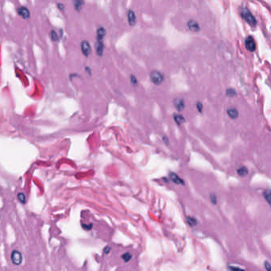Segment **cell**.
Here are the masks:
<instances>
[{
    "label": "cell",
    "mask_w": 271,
    "mask_h": 271,
    "mask_svg": "<svg viewBox=\"0 0 271 271\" xmlns=\"http://www.w3.org/2000/svg\"><path fill=\"white\" fill-rule=\"evenodd\" d=\"M241 15L243 18V19L251 27H255L257 24V21L255 18L252 15L250 11L247 8H243L241 11Z\"/></svg>",
    "instance_id": "6da1fadb"
},
{
    "label": "cell",
    "mask_w": 271,
    "mask_h": 271,
    "mask_svg": "<svg viewBox=\"0 0 271 271\" xmlns=\"http://www.w3.org/2000/svg\"><path fill=\"white\" fill-rule=\"evenodd\" d=\"M149 77H150L151 81L153 82L154 84H156V85L161 84L164 80L163 75L161 74L160 72H158V71H156V70L152 71V72H150Z\"/></svg>",
    "instance_id": "7a4b0ae2"
},
{
    "label": "cell",
    "mask_w": 271,
    "mask_h": 271,
    "mask_svg": "<svg viewBox=\"0 0 271 271\" xmlns=\"http://www.w3.org/2000/svg\"><path fill=\"white\" fill-rule=\"evenodd\" d=\"M11 261L15 266H19L22 264V254L19 250H13L11 253Z\"/></svg>",
    "instance_id": "3957f363"
},
{
    "label": "cell",
    "mask_w": 271,
    "mask_h": 271,
    "mask_svg": "<svg viewBox=\"0 0 271 271\" xmlns=\"http://www.w3.org/2000/svg\"><path fill=\"white\" fill-rule=\"evenodd\" d=\"M80 49H81V52L83 55H84L86 57H89V55L91 53V47L90 46V43L86 40L81 41L80 44Z\"/></svg>",
    "instance_id": "277c9868"
},
{
    "label": "cell",
    "mask_w": 271,
    "mask_h": 271,
    "mask_svg": "<svg viewBox=\"0 0 271 271\" xmlns=\"http://www.w3.org/2000/svg\"><path fill=\"white\" fill-rule=\"evenodd\" d=\"M17 13L18 15H19L21 18H22L24 20L29 19V18H30V11H29V10L27 7H24V6L18 7Z\"/></svg>",
    "instance_id": "5b68a950"
},
{
    "label": "cell",
    "mask_w": 271,
    "mask_h": 271,
    "mask_svg": "<svg viewBox=\"0 0 271 271\" xmlns=\"http://www.w3.org/2000/svg\"><path fill=\"white\" fill-rule=\"evenodd\" d=\"M245 46L247 50L250 52H254L256 49V43L253 37L248 36L245 40Z\"/></svg>",
    "instance_id": "8992f818"
},
{
    "label": "cell",
    "mask_w": 271,
    "mask_h": 271,
    "mask_svg": "<svg viewBox=\"0 0 271 271\" xmlns=\"http://www.w3.org/2000/svg\"><path fill=\"white\" fill-rule=\"evenodd\" d=\"M188 27L192 32H199L200 30V27L198 22L193 19L189 20L188 22Z\"/></svg>",
    "instance_id": "52a82bcc"
},
{
    "label": "cell",
    "mask_w": 271,
    "mask_h": 271,
    "mask_svg": "<svg viewBox=\"0 0 271 271\" xmlns=\"http://www.w3.org/2000/svg\"><path fill=\"white\" fill-rule=\"evenodd\" d=\"M96 50L97 55H103V50H104V45H103V40H97L96 43Z\"/></svg>",
    "instance_id": "ba28073f"
},
{
    "label": "cell",
    "mask_w": 271,
    "mask_h": 271,
    "mask_svg": "<svg viewBox=\"0 0 271 271\" xmlns=\"http://www.w3.org/2000/svg\"><path fill=\"white\" fill-rule=\"evenodd\" d=\"M127 18H128V22H129L130 26H134L136 24V15L132 10H130L128 11V15H127Z\"/></svg>",
    "instance_id": "9c48e42d"
},
{
    "label": "cell",
    "mask_w": 271,
    "mask_h": 271,
    "mask_svg": "<svg viewBox=\"0 0 271 271\" xmlns=\"http://www.w3.org/2000/svg\"><path fill=\"white\" fill-rule=\"evenodd\" d=\"M169 178L173 180V182L176 183V184H177V185H184V184H185V183H184V180H183L182 179H180L177 174H176V173H173V172H170V173H169Z\"/></svg>",
    "instance_id": "30bf717a"
},
{
    "label": "cell",
    "mask_w": 271,
    "mask_h": 271,
    "mask_svg": "<svg viewBox=\"0 0 271 271\" xmlns=\"http://www.w3.org/2000/svg\"><path fill=\"white\" fill-rule=\"evenodd\" d=\"M73 6L74 9L78 12H80L84 4V0H73Z\"/></svg>",
    "instance_id": "8fae6325"
},
{
    "label": "cell",
    "mask_w": 271,
    "mask_h": 271,
    "mask_svg": "<svg viewBox=\"0 0 271 271\" xmlns=\"http://www.w3.org/2000/svg\"><path fill=\"white\" fill-rule=\"evenodd\" d=\"M174 106L177 109V110L180 111L185 108V102L181 99H176L174 100Z\"/></svg>",
    "instance_id": "7c38bea8"
},
{
    "label": "cell",
    "mask_w": 271,
    "mask_h": 271,
    "mask_svg": "<svg viewBox=\"0 0 271 271\" xmlns=\"http://www.w3.org/2000/svg\"><path fill=\"white\" fill-rule=\"evenodd\" d=\"M106 35V29L103 27H99L96 32V38L97 40H103Z\"/></svg>",
    "instance_id": "4fadbf2b"
},
{
    "label": "cell",
    "mask_w": 271,
    "mask_h": 271,
    "mask_svg": "<svg viewBox=\"0 0 271 271\" xmlns=\"http://www.w3.org/2000/svg\"><path fill=\"white\" fill-rule=\"evenodd\" d=\"M227 112H228V116L232 119H235L239 116V112L235 108H229Z\"/></svg>",
    "instance_id": "5bb4252c"
},
{
    "label": "cell",
    "mask_w": 271,
    "mask_h": 271,
    "mask_svg": "<svg viewBox=\"0 0 271 271\" xmlns=\"http://www.w3.org/2000/svg\"><path fill=\"white\" fill-rule=\"evenodd\" d=\"M237 173L241 177H245V176H247L248 174V169H247V167H245V166H242V167H240L237 169Z\"/></svg>",
    "instance_id": "9a60e30c"
},
{
    "label": "cell",
    "mask_w": 271,
    "mask_h": 271,
    "mask_svg": "<svg viewBox=\"0 0 271 271\" xmlns=\"http://www.w3.org/2000/svg\"><path fill=\"white\" fill-rule=\"evenodd\" d=\"M49 37H50L51 41H54V42H57V41H59V36H58L57 33L53 29V30H51L49 32Z\"/></svg>",
    "instance_id": "2e32d148"
},
{
    "label": "cell",
    "mask_w": 271,
    "mask_h": 271,
    "mask_svg": "<svg viewBox=\"0 0 271 271\" xmlns=\"http://www.w3.org/2000/svg\"><path fill=\"white\" fill-rule=\"evenodd\" d=\"M174 121L178 125H181L183 122H185V118L180 115H174Z\"/></svg>",
    "instance_id": "e0dca14e"
},
{
    "label": "cell",
    "mask_w": 271,
    "mask_h": 271,
    "mask_svg": "<svg viewBox=\"0 0 271 271\" xmlns=\"http://www.w3.org/2000/svg\"><path fill=\"white\" fill-rule=\"evenodd\" d=\"M264 198L266 200V201L268 202L269 204H270L271 201V192L270 189L266 190L264 192Z\"/></svg>",
    "instance_id": "ac0fdd59"
},
{
    "label": "cell",
    "mask_w": 271,
    "mask_h": 271,
    "mask_svg": "<svg viewBox=\"0 0 271 271\" xmlns=\"http://www.w3.org/2000/svg\"><path fill=\"white\" fill-rule=\"evenodd\" d=\"M187 222L191 227H194V226H196L197 224V219L194 218H192V217H190V216L187 217Z\"/></svg>",
    "instance_id": "d6986e66"
},
{
    "label": "cell",
    "mask_w": 271,
    "mask_h": 271,
    "mask_svg": "<svg viewBox=\"0 0 271 271\" xmlns=\"http://www.w3.org/2000/svg\"><path fill=\"white\" fill-rule=\"evenodd\" d=\"M226 95L229 97H234V96H236V91H235V89L228 88L226 91Z\"/></svg>",
    "instance_id": "ffe728a7"
},
{
    "label": "cell",
    "mask_w": 271,
    "mask_h": 271,
    "mask_svg": "<svg viewBox=\"0 0 271 271\" xmlns=\"http://www.w3.org/2000/svg\"><path fill=\"white\" fill-rule=\"evenodd\" d=\"M18 200H19L20 203H22V204H25L26 203V196H25L24 193H18Z\"/></svg>",
    "instance_id": "44dd1931"
},
{
    "label": "cell",
    "mask_w": 271,
    "mask_h": 271,
    "mask_svg": "<svg viewBox=\"0 0 271 271\" xmlns=\"http://www.w3.org/2000/svg\"><path fill=\"white\" fill-rule=\"evenodd\" d=\"M131 258H132V255L130 254V253H126V254H122V260H123L124 261H126V262L129 261L131 259Z\"/></svg>",
    "instance_id": "7402d4cb"
},
{
    "label": "cell",
    "mask_w": 271,
    "mask_h": 271,
    "mask_svg": "<svg viewBox=\"0 0 271 271\" xmlns=\"http://www.w3.org/2000/svg\"><path fill=\"white\" fill-rule=\"evenodd\" d=\"M130 82H131V84H133V85H134V86H136L138 84L137 79H136V77H134V76H133V75L130 76Z\"/></svg>",
    "instance_id": "603a6c76"
},
{
    "label": "cell",
    "mask_w": 271,
    "mask_h": 271,
    "mask_svg": "<svg viewBox=\"0 0 271 271\" xmlns=\"http://www.w3.org/2000/svg\"><path fill=\"white\" fill-rule=\"evenodd\" d=\"M210 198H211V201L212 204H216V203H217V197H216V195L212 193V194H211V197H210Z\"/></svg>",
    "instance_id": "cb8c5ba5"
},
{
    "label": "cell",
    "mask_w": 271,
    "mask_h": 271,
    "mask_svg": "<svg viewBox=\"0 0 271 271\" xmlns=\"http://www.w3.org/2000/svg\"><path fill=\"white\" fill-rule=\"evenodd\" d=\"M57 8L60 10V11H64V10H65V5H64L63 3H58L57 4Z\"/></svg>",
    "instance_id": "d4e9b609"
},
{
    "label": "cell",
    "mask_w": 271,
    "mask_h": 271,
    "mask_svg": "<svg viewBox=\"0 0 271 271\" xmlns=\"http://www.w3.org/2000/svg\"><path fill=\"white\" fill-rule=\"evenodd\" d=\"M197 109H198V110H199V112L201 113L202 110H203V105H202V103H200V102H198V103H197Z\"/></svg>",
    "instance_id": "484cf974"
},
{
    "label": "cell",
    "mask_w": 271,
    "mask_h": 271,
    "mask_svg": "<svg viewBox=\"0 0 271 271\" xmlns=\"http://www.w3.org/2000/svg\"><path fill=\"white\" fill-rule=\"evenodd\" d=\"M82 226H83V228H84L85 230H90V229H91V226H92V224H89V225L82 224Z\"/></svg>",
    "instance_id": "4316f807"
},
{
    "label": "cell",
    "mask_w": 271,
    "mask_h": 271,
    "mask_svg": "<svg viewBox=\"0 0 271 271\" xmlns=\"http://www.w3.org/2000/svg\"><path fill=\"white\" fill-rule=\"evenodd\" d=\"M85 71H86V72H88L89 75H91V70L89 67H85Z\"/></svg>",
    "instance_id": "83f0119b"
},
{
    "label": "cell",
    "mask_w": 271,
    "mask_h": 271,
    "mask_svg": "<svg viewBox=\"0 0 271 271\" xmlns=\"http://www.w3.org/2000/svg\"><path fill=\"white\" fill-rule=\"evenodd\" d=\"M264 264H265V266H266V270H270V263H269L268 261H266Z\"/></svg>",
    "instance_id": "f1b7e54d"
},
{
    "label": "cell",
    "mask_w": 271,
    "mask_h": 271,
    "mask_svg": "<svg viewBox=\"0 0 271 271\" xmlns=\"http://www.w3.org/2000/svg\"><path fill=\"white\" fill-rule=\"evenodd\" d=\"M110 247H107L106 248H104V252H105L106 254H108V253H109V251H110Z\"/></svg>",
    "instance_id": "f546056e"
},
{
    "label": "cell",
    "mask_w": 271,
    "mask_h": 271,
    "mask_svg": "<svg viewBox=\"0 0 271 271\" xmlns=\"http://www.w3.org/2000/svg\"><path fill=\"white\" fill-rule=\"evenodd\" d=\"M230 270H241L240 268H236V267H230Z\"/></svg>",
    "instance_id": "4dcf8cb0"
}]
</instances>
